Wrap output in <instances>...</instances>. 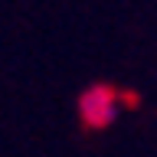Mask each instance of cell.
<instances>
[{
    "label": "cell",
    "mask_w": 157,
    "mask_h": 157,
    "mask_svg": "<svg viewBox=\"0 0 157 157\" xmlns=\"http://www.w3.org/2000/svg\"><path fill=\"white\" fill-rule=\"evenodd\" d=\"M121 105H124V98L121 92L105 82H95V85H88L82 95H78V121L92 131H105L118 121L121 115Z\"/></svg>",
    "instance_id": "6da1fadb"
}]
</instances>
